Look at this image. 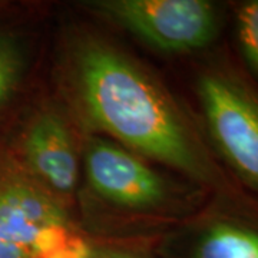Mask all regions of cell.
Instances as JSON below:
<instances>
[{
	"instance_id": "6da1fadb",
	"label": "cell",
	"mask_w": 258,
	"mask_h": 258,
	"mask_svg": "<svg viewBox=\"0 0 258 258\" xmlns=\"http://www.w3.org/2000/svg\"><path fill=\"white\" fill-rule=\"evenodd\" d=\"M76 96L86 119L134 154L152 158L207 185L217 169L184 113L135 60L99 40H83L74 56Z\"/></svg>"
},
{
	"instance_id": "7a4b0ae2",
	"label": "cell",
	"mask_w": 258,
	"mask_h": 258,
	"mask_svg": "<svg viewBox=\"0 0 258 258\" xmlns=\"http://www.w3.org/2000/svg\"><path fill=\"white\" fill-rule=\"evenodd\" d=\"M198 96L215 147L258 191V91L227 69L198 78Z\"/></svg>"
},
{
	"instance_id": "3957f363",
	"label": "cell",
	"mask_w": 258,
	"mask_h": 258,
	"mask_svg": "<svg viewBox=\"0 0 258 258\" xmlns=\"http://www.w3.org/2000/svg\"><path fill=\"white\" fill-rule=\"evenodd\" d=\"M71 224L62 201L8 148L0 149V258H36L49 228Z\"/></svg>"
},
{
	"instance_id": "277c9868",
	"label": "cell",
	"mask_w": 258,
	"mask_h": 258,
	"mask_svg": "<svg viewBox=\"0 0 258 258\" xmlns=\"http://www.w3.org/2000/svg\"><path fill=\"white\" fill-rule=\"evenodd\" d=\"M93 8L151 46L172 53L205 47L218 30L217 10L204 0H103Z\"/></svg>"
},
{
	"instance_id": "5b68a950",
	"label": "cell",
	"mask_w": 258,
	"mask_h": 258,
	"mask_svg": "<svg viewBox=\"0 0 258 258\" xmlns=\"http://www.w3.org/2000/svg\"><path fill=\"white\" fill-rule=\"evenodd\" d=\"M85 171L93 191L119 207L155 208L168 198L164 179L151 166L108 139L92 137L86 142Z\"/></svg>"
},
{
	"instance_id": "8992f818",
	"label": "cell",
	"mask_w": 258,
	"mask_h": 258,
	"mask_svg": "<svg viewBox=\"0 0 258 258\" xmlns=\"http://www.w3.org/2000/svg\"><path fill=\"white\" fill-rule=\"evenodd\" d=\"M12 151L59 200L74 194L79 175L78 154L72 134L57 112L45 109L36 113Z\"/></svg>"
},
{
	"instance_id": "52a82bcc",
	"label": "cell",
	"mask_w": 258,
	"mask_h": 258,
	"mask_svg": "<svg viewBox=\"0 0 258 258\" xmlns=\"http://www.w3.org/2000/svg\"><path fill=\"white\" fill-rule=\"evenodd\" d=\"M192 258H258V231L234 222H214L201 234Z\"/></svg>"
},
{
	"instance_id": "ba28073f",
	"label": "cell",
	"mask_w": 258,
	"mask_h": 258,
	"mask_svg": "<svg viewBox=\"0 0 258 258\" xmlns=\"http://www.w3.org/2000/svg\"><path fill=\"white\" fill-rule=\"evenodd\" d=\"M235 23L241 53L258 78V0H248L238 6Z\"/></svg>"
},
{
	"instance_id": "9c48e42d",
	"label": "cell",
	"mask_w": 258,
	"mask_h": 258,
	"mask_svg": "<svg viewBox=\"0 0 258 258\" xmlns=\"http://www.w3.org/2000/svg\"><path fill=\"white\" fill-rule=\"evenodd\" d=\"M22 69V59L9 39L0 36V106L9 99L16 88Z\"/></svg>"
},
{
	"instance_id": "30bf717a",
	"label": "cell",
	"mask_w": 258,
	"mask_h": 258,
	"mask_svg": "<svg viewBox=\"0 0 258 258\" xmlns=\"http://www.w3.org/2000/svg\"><path fill=\"white\" fill-rule=\"evenodd\" d=\"M88 258H149L135 251L120 248H98L95 247L92 254Z\"/></svg>"
}]
</instances>
